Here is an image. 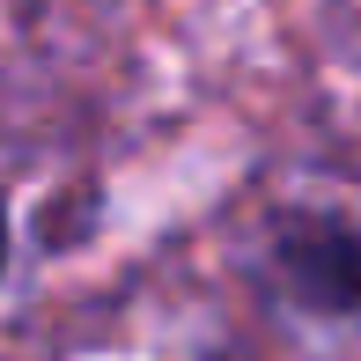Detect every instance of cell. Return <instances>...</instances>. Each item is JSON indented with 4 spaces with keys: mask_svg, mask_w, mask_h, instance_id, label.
<instances>
[{
    "mask_svg": "<svg viewBox=\"0 0 361 361\" xmlns=\"http://www.w3.org/2000/svg\"><path fill=\"white\" fill-rule=\"evenodd\" d=\"M281 281L302 310H361V228L302 221L281 236Z\"/></svg>",
    "mask_w": 361,
    "mask_h": 361,
    "instance_id": "cell-1",
    "label": "cell"
},
{
    "mask_svg": "<svg viewBox=\"0 0 361 361\" xmlns=\"http://www.w3.org/2000/svg\"><path fill=\"white\" fill-rule=\"evenodd\" d=\"M0 258H8V214H0Z\"/></svg>",
    "mask_w": 361,
    "mask_h": 361,
    "instance_id": "cell-2",
    "label": "cell"
}]
</instances>
